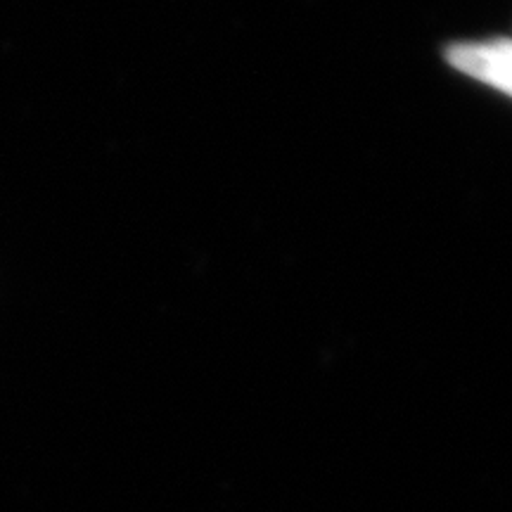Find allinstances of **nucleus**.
<instances>
[{
  "label": "nucleus",
  "instance_id": "1",
  "mask_svg": "<svg viewBox=\"0 0 512 512\" xmlns=\"http://www.w3.org/2000/svg\"><path fill=\"white\" fill-rule=\"evenodd\" d=\"M448 60L460 72L512 95V41L465 43L448 50Z\"/></svg>",
  "mask_w": 512,
  "mask_h": 512
}]
</instances>
